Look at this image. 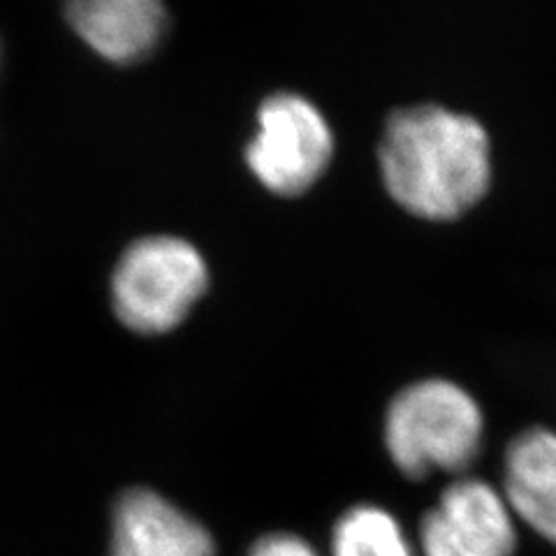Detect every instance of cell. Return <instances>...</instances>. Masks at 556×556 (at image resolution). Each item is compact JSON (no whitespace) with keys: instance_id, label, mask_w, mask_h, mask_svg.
Instances as JSON below:
<instances>
[{"instance_id":"cell-1","label":"cell","mask_w":556,"mask_h":556,"mask_svg":"<svg viewBox=\"0 0 556 556\" xmlns=\"http://www.w3.org/2000/svg\"><path fill=\"white\" fill-rule=\"evenodd\" d=\"M378 159L394 202L429 220L462 216L492 181V147L484 126L439 104L394 112Z\"/></svg>"},{"instance_id":"cell-2","label":"cell","mask_w":556,"mask_h":556,"mask_svg":"<svg viewBox=\"0 0 556 556\" xmlns=\"http://www.w3.org/2000/svg\"><path fill=\"white\" fill-rule=\"evenodd\" d=\"M484 417L476 399L450 380H422L399 392L386 417V445L406 478L462 473L482 447Z\"/></svg>"},{"instance_id":"cell-3","label":"cell","mask_w":556,"mask_h":556,"mask_svg":"<svg viewBox=\"0 0 556 556\" xmlns=\"http://www.w3.org/2000/svg\"><path fill=\"white\" fill-rule=\"evenodd\" d=\"M206 283V263L190 241L137 239L121 255L112 278L114 311L137 334H165L184 323Z\"/></svg>"},{"instance_id":"cell-4","label":"cell","mask_w":556,"mask_h":556,"mask_svg":"<svg viewBox=\"0 0 556 556\" xmlns=\"http://www.w3.org/2000/svg\"><path fill=\"white\" fill-rule=\"evenodd\" d=\"M332 153V128L316 104L298 93H276L257 112L247 163L271 193L294 198L323 177Z\"/></svg>"},{"instance_id":"cell-5","label":"cell","mask_w":556,"mask_h":556,"mask_svg":"<svg viewBox=\"0 0 556 556\" xmlns=\"http://www.w3.org/2000/svg\"><path fill=\"white\" fill-rule=\"evenodd\" d=\"M517 517L506 496L480 478L445 486L437 506L420 521V556H513Z\"/></svg>"},{"instance_id":"cell-6","label":"cell","mask_w":556,"mask_h":556,"mask_svg":"<svg viewBox=\"0 0 556 556\" xmlns=\"http://www.w3.org/2000/svg\"><path fill=\"white\" fill-rule=\"evenodd\" d=\"M110 556H216V543L169 498L135 486L114 506Z\"/></svg>"},{"instance_id":"cell-7","label":"cell","mask_w":556,"mask_h":556,"mask_svg":"<svg viewBox=\"0 0 556 556\" xmlns=\"http://www.w3.org/2000/svg\"><path fill=\"white\" fill-rule=\"evenodd\" d=\"M503 496L515 517L556 547V431L531 427L515 437L503 464Z\"/></svg>"},{"instance_id":"cell-8","label":"cell","mask_w":556,"mask_h":556,"mask_svg":"<svg viewBox=\"0 0 556 556\" xmlns=\"http://www.w3.org/2000/svg\"><path fill=\"white\" fill-rule=\"evenodd\" d=\"M67 20L100 56L114 63L144 59L165 30V10L155 0H81Z\"/></svg>"},{"instance_id":"cell-9","label":"cell","mask_w":556,"mask_h":556,"mask_svg":"<svg viewBox=\"0 0 556 556\" xmlns=\"http://www.w3.org/2000/svg\"><path fill=\"white\" fill-rule=\"evenodd\" d=\"M332 556H420L402 521L390 510L359 503L345 510L332 529Z\"/></svg>"},{"instance_id":"cell-10","label":"cell","mask_w":556,"mask_h":556,"mask_svg":"<svg viewBox=\"0 0 556 556\" xmlns=\"http://www.w3.org/2000/svg\"><path fill=\"white\" fill-rule=\"evenodd\" d=\"M249 556H320L306 538L298 533H267L257 538Z\"/></svg>"}]
</instances>
